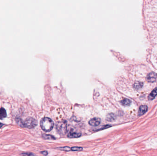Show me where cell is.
I'll return each instance as SVG.
<instances>
[{
	"mask_svg": "<svg viewBox=\"0 0 157 156\" xmlns=\"http://www.w3.org/2000/svg\"><path fill=\"white\" fill-rule=\"evenodd\" d=\"M40 125L43 131L48 132L52 130L54 126V123L50 118H42L40 122Z\"/></svg>",
	"mask_w": 157,
	"mask_h": 156,
	"instance_id": "1",
	"label": "cell"
},
{
	"mask_svg": "<svg viewBox=\"0 0 157 156\" xmlns=\"http://www.w3.org/2000/svg\"><path fill=\"white\" fill-rule=\"evenodd\" d=\"M37 125V121L34 118L28 117L24 121H22L20 124L21 127H27L29 129H32Z\"/></svg>",
	"mask_w": 157,
	"mask_h": 156,
	"instance_id": "2",
	"label": "cell"
},
{
	"mask_svg": "<svg viewBox=\"0 0 157 156\" xmlns=\"http://www.w3.org/2000/svg\"><path fill=\"white\" fill-rule=\"evenodd\" d=\"M56 129L60 135H65L67 132V123L65 121L58 122L56 125Z\"/></svg>",
	"mask_w": 157,
	"mask_h": 156,
	"instance_id": "3",
	"label": "cell"
},
{
	"mask_svg": "<svg viewBox=\"0 0 157 156\" xmlns=\"http://www.w3.org/2000/svg\"><path fill=\"white\" fill-rule=\"evenodd\" d=\"M101 121V120L100 118L95 117V118H92L89 121V124L93 126H97L100 124Z\"/></svg>",
	"mask_w": 157,
	"mask_h": 156,
	"instance_id": "4",
	"label": "cell"
},
{
	"mask_svg": "<svg viewBox=\"0 0 157 156\" xmlns=\"http://www.w3.org/2000/svg\"><path fill=\"white\" fill-rule=\"evenodd\" d=\"M146 79L148 82H155L157 80V74L155 73H150L146 77Z\"/></svg>",
	"mask_w": 157,
	"mask_h": 156,
	"instance_id": "5",
	"label": "cell"
},
{
	"mask_svg": "<svg viewBox=\"0 0 157 156\" xmlns=\"http://www.w3.org/2000/svg\"><path fill=\"white\" fill-rule=\"evenodd\" d=\"M148 108L146 105H141L139 108V110L138 115V116H141L143 115L147 112Z\"/></svg>",
	"mask_w": 157,
	"mask_h": 156,
	"instance_id": "6",
	"label": "cell"
},
{
	"mask_svg": "<svg viewBox=\"0 0 157 156\" xmlns=\"http://www.w3.org/2000/svg\"><path fill=\"white\" fill-rule=\"evenodd\" d=\"M116 119V115L114 113H109L107 115L106 119L108 121H114Z\"/></svg>",
	"mask_w": 157,
	"mask_h": 156,
	"instance_id": "7",
	"label": "cell"
},
{
	"mask_svg": "<svg viewBox=\"0 0 157 156\" xmlns=\"http://www.w3.org/2000/svg\"><path fill=\"white\" fill-rule=\"evenodd\" d=\"M157 95V87L153 90L151 93L149 95L148 99L149 100H153Z\"/></svg>",
	"mask_w": 157,
	"mask_h": 156,
	"instance_id": "8",
	"label": "cell"
},
{
	"mask_svg": "<svg viewBox=\"0 0 157 156\" xmlns=\"http://www.w3.org/2000/svg\"><path fill=\"white\" fill-rule=\"evenodd\" d=\"M81 136V133H80L74 132L72 131H71L68 135V136L69 138H78Z\"/></svg>",
	"mask_w": 157,
	"mask_h": 156,
	"instance_id": "9",
	"label": "cell"
},
{
	"mask_svg": "<svg viewBox=\"0 0 157 156\" xmlns=\"http://www.w3.org/2000/svg\"><path fill=\"white\" fill-rule=\"evenodd\" d=\"M7 116V112L5 109L3 108H2L0 109V119L2 120L6 118Z\"/></svg>",
	"mask_w": 157,
	"mask_h": 156,
	"instance_id": "10",
	"label": "cell"
},
{
	"mask_svg": "<svg viewBox=\"0 0 157 156\" xmlns=\"http://www.w3.org/2000/svg\"><path fill=\"white\" fill-rule=\"evenodd\" d=\"M120 103L122 104V105H123V106H130V104L131 103V101L129 99L125 98L124 99L121 100Z\"/></svg>",
	"mask_w": 157,
	"mask_h": 156,
	"instance_id": "11",
	"label": "cell"
},
{
	"mask_svg": "<svg viewBox=\"0 0 157 156\" xmlns=\"http://www.w3.org/2000/svg\"><path fill=\"white\" fill-rule=\"evenodd\" d=\"M42 137L44 139H46V140H55L56 138H55V137L52 136L51 135H47L45 134H44L42 135Z\"/></svg>",
	"mask_w": 157,
	"mask_h": 156,
	"instance_id": "12",
	"label": "cell"
},
{
	"mask_svg": "<svg viewBox=\"0 0 157 156\" xmlns=\"http://www.w3.org/2000/svg\"><path fill=\"white\" fill-rule=\"evenodd\" d=\"M57 149L62 150V151H66V152H69L71 150V148L69 147H59L57 148Z\"/></svg>",
	"mask_w": 157,
	"mask_h": 156,
	"instance_id": "13",
	"label": "cell"
},
{
	"mask_svg": "<svg viewBox=\"0 0 157 156\" xmlns=\"http://www.w3.org/2000/svg\"><path fill=\"white\" fill-rule=\"evenodd\" d=\"M111 127V125H103L101 128H100L99 129H97L96 131H102V130H103L104 129H108V128H110Z\"/></svg>",
	"mask_w": 157,
	"mask_h": 156,
	"instance_id": "14",
	"label": "cell"
},
{
	"mask_svg": "<svg viewBox=\"0 0 157 156\" xmlns=\"http://www.w3.org/2000/svg\"><path fill=\"white\" fill-rule=\"evenodd\" d=\"M143 83L140 82H136L134 84V87L136 89H139V88L142 87Z\"/></svg>",
	"mask_w": 157,
	"mask_h": 156,
	"instance_id": "15",
	"label": "cell"
},
{
	"mask_svg": "<svg viewBox=\"0 0 157 156\" xmlns=\"http://www.w3.org/2000/svg\"><path fill=\"white\" fill-rule=\"evenodd\" d=\"M71 150L73 151H81L83 150V148L78 147H74L71 148Z\"/></svg>",
	"mask_w": 157,
	"mask_h": 156,
	"instance_id": "16",
	"label": "cell"
},
{
	"mask_svg": "<svg viewBox=\"0 0 157 156\" xmlns=\"http://www.w3.org/2000/svg\"><path fill=\"white\" fill-rule=\"evenodd\" d=\"M21 154L24 156H34V155L31 153H23Z\"/></svg>",
	"mask_w": 157,
	"mask_h": 156,
	"instance_id": "17",
	"label": "cell"
},
{
	"mask_svg": "<svg viewBox=\"0 0 157 156\" xmlns=\"http://www.w3.org/2000/svg\"><path fill=\"white\" fill-rule=\"evenodd\" d=\"M40 153L44 156H47L48 154V153L47 151H42V152H41Z\"/></svg>",
	"mask_w": 157,
	"mask_h": 156,
	"instance_id": "18",
	"label": "cell"
},
{
	"mask_svg": "<svg viewBox=\"0 0 157 156\" xmlns=\"http://www.w3.org/2000/svg\"><path fill=\"white\" fill-rule=\"evenodd\" d=\"M3 125V124L0 123V128H1V127H2Z\"/></svg>",
	"mask_w": 157,
	"mask_h": 156,
	"instance_id": "19",
	"label": "cell"
}]
</instances>
